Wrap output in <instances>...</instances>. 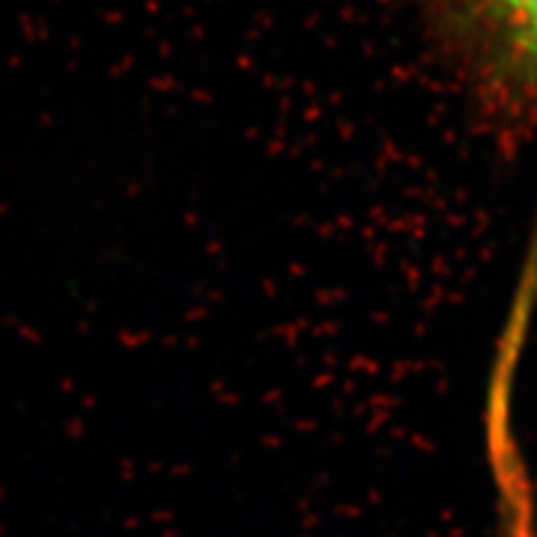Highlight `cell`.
Returning a JSON list of instances; mask_svg holds the SVG:
<instances>
[{"instance_id": "6da1fadb", "label": "cell", "mask_w": 537, "mask_h": 537, "mask_svg": "<svg viewBox=\"0 0 537 537\" xmlns=\"http://www.w3.org/2000/svg\"><path fill=\"white\" fill-rule=\"evenodd\" d=\"M480 20L500 40L510 58L537 78V0H475ZM537 311V217L530 234L523 269L518 274V291L510 304L508 319L530 324Z\"/></svg>"}]
</instances>
